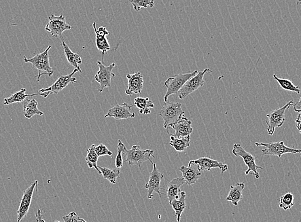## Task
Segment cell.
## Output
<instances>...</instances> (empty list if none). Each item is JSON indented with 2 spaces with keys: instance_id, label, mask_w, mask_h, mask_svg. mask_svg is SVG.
<instances>
[{
  "instance_id": "24",
  "label": "cell",
  "mask_w": 301,
  "mask_h": 222,
  "mask_svg": "<svg viewBox=\"0 0 301 222\" xmlns=\"http://www.w3.org/2000/svg\"><path fill=\"white\" fill-rule=\"evenodd\" d=\"M27 89L21 88L18 92L15 93L11 96L5 98L3 100V104L5 105L12 104L15 103H21L26 100L27 97L37 96L39 94L32 95L26 94Z\"/></svg>"
},
{
  "instance_id": "22",
  "label": "cell",
  "mask_w": 301,
  "mask_h": 222,
  "mask_svg": "<svg viewBox=\"0 0 301 222\" xmlns=\"http://www.w3.org/2000/svg\"><path fill=\"white\" fill-rule=\"evenodd\" d=\"M37 105L38 102L35 99H31V100L26 99L24 107H23V113H24L25 117L27 119H31L35 115H43V112L38 109Z\"/></svg>"
},
{
  "instance_id": "6",
  "label": "cell",
  "mask_w": 301,
  "mask_h": 222,
  "mask_svg": "<svg viewBox=\"0 0 301 222\" xmlns=\"http://www.w3.org/2000/svg\"><path fill=\"white\" fill-rule=\"evenodd\" d=\"M232 153L236 157H241L243 159L244 163L247 166V170L245 171V175H249L251 172L255 177L256 179L260 178V173L258 169L264 170L262 167L258 166L256 164V158L251 154L249 153L243 149L242 146L239 143H235L233 145Z\"/></svg>"
},
{
  "instance_id": "12",
  "label": "cell",
  "mask_w": 301,
  "mask_h": 222,
  "mask_svg": "<svg viewBox=\"0 0 301 222\" xmlns=\"http://www.w3.org/2000/svg\"><path fill=\"white\" fill-rule=\"evenodd\" d=\"M38 181H35L31 184L30 187L27 188L23 192V195L21 198L20 207L17 214H18V219L17 222H20L26 217L29 213L30 207L31 206V200H32L33 193L35 190H37Z\"/></svg>"
},
{
  "instance_id": "8",
  "label": "cell",
  "mask_w": 301,
  "mask_h": 222,
  "mask_svg": "<svg viewBox=\"0 0 301 222\" xmlns=\"http://www.w3.org/2000/svg\"><path fill=\"white\" fill-rule=\"evenodd\" d=\"M254 145L257 147H264L262 151L263 155L277 156L279 158L285 154H300L301 155V150L288 147L283 141L267 143H255Z\"/></svg>"
},
{
  "instance_id": "21",
  "label": "cell",
  "mask_w": 301,
  "mask_h": 222,
  "mask_svg": "<svg viewBox=\"0 0 301 222\" xmlns=\"http://www.w3.org/2000/svg\"><path fill=\"white\" fill-rule=\"evenodd\" d=\"M61 44H62L63 51H64L65 58H66L70 65L75 67V69H77L80 73H82L80 66V65L82 64V59L80 58L79 55L72 52L68 45L65 43L63 40H62Z\"/></svg>"
},
{
  "instance_id": "35",
  "label": "cell",
  "mask_w": 301,
  "mask_h": 222,
  "mask_svg": "<svg viewBox=\"0 0 301 222\" xmlns=\"http://www.w3.org/2000/svg\"><path fill=\"white\" fill-rule=\"evenodd\" d=\"M93 28L94 29L95 33L96 35L98 36H104V37H107L110 34V32L107 31V28L104 27H99L98 29H96V23H94L92 24Z\"/></svg>"
},
{
  "instance_id": "39",
  "label": "cell",
  "mask_w": 301,
  "mask_h": 222,
  "mask_svg": "<svg viewBox=\"0 0 301 222\" xmlns=\"http://www.w3.org/2000/svg\"><path fill=\"white\" fill-rule=\"evenodd\" d=\"M296 124L297 128H298L299 131H300V132L301 134V113H300V115H299L298 118H297Z\"/></svg>"
},
{
  "instance_id": "31",
  "label": "cell",
  "mask_w": 301,
  "mask_h": 222,
  "mask_svg": "<svg viewBox=\"0 0 301 222\" xmlns=\"http://www.w3.org/2000/svg\"><path fill=\"white\" fill-rule=\"evenodd\" d=\"M96 44L97 49L102 52V59L104 55L110 50V46L108 41L107 37L104 36L96 35Z\"/></svg>"
},
{
  "instance_id": "10",
  "label": "cell",
  "mask_w": 301,
  "mask_h": 222,
  "mask_svg": "<svg viewBox=\"0 0 301 222\" xmlns=\"http://www.w3.org/2000/svg\"><path fill=\"white\" fill-rule=\"evenodd\" d=\"M48 19L49 22L45 27L46 31L50 32L52 37L60 38L62 41L63 32L69 31L73 27L67 24L66 20L62 14L60 16H56L52 14Z\"/></svg>"
},
{
  "instance_id": "23",
  "label": "cell",
  "mask_w": 301,
  "mask_h": 222,
  "mask_svg": "<svg viewBox=\"0 0 301 222\" xmlns=\"http://www.w3.org/2000/svg\"><path fill=\"white\" fill-rule=\"evenodd\" d=\"M186 196L185 192L181 191L180 197L176 198L170 204L171 206L173 207L174 211H175V216L177 217L178 222L181 221L182 213H183L186 208Z\"/></svg>"
},
{
  "instance_id": "28",
  "label": "cell",
  "mask_w": 301,
  "mask_h": 222,
  "mask_svg": "<svg viewBox=\"0 0 301 222\" xmlns=\"http://www.w3.org/2000/svg\"><path fill=\"white\" fill-rule=\"evenodd\" d=\"M98 168L100 170L104 179L108 180L110 183L114 184V185L116 183L117 179L120 177V169L116 168L114 170H110V169L105 168V167L103 168V167L99 166H98Z\"/></svg>"
},
{
  "instance_id": "5",
  "label": "cell",
  "mask_w": 301,
  "mask_h": 222,
  "mask_svg": "<svg viewBox=\"0 0 301 222\" xmlns=\"http://www.w3.org/2000/svg\"><path fill=\"white\" fill-rule=\"evenodd\" d=\"M293 100L290 101L287 104L279 109H275L267 115L268 120L266 121L267 132L272 136L275 132V128L280 127L285 121L286 111L291 106H294Z\"/></svg>"
},
{
  "instance_id": "20",
  "label": "cell",
  "mask_w": 301,
  "mask_h": 222,
  "mask_svg": "<svg viewBox=\"0 0 301 222\" xmlns=\"http://www.w3.org/2000/svg\"><path fill=\"white\" fill-rule=\"evenodd\" d=\"M182 173V177L185 180V183L188 186H191L198 182L201 175V172L198 170H195L191 166H182L180 168Z\"/></svg>"
},
{
  "instance_id": "15",
  "label": "cell",
  "mask_w": 301,
  "mask_h": 222,
  "mask_svg": "<svg viewBox=\"0 0 301 222\" xmlns=\"http://www.w3.org/2000/svg\"><path fill=\"white\" fill-rule=\"evenodd\" d=\"M134 105H130L128 103L118 104L109 109L105 118L112 117L117 120H126L133 118L135 114L131 111Z\"/></svg>"
},
{
  "instance_id": "16",
  "label": "cell",
  "mask_w": 301,
  "mask_h": 222,
  "mask_svg": "<svg viewBox=\"0 0 301 222\" xmlns=\"http://www.w3.org/2000/svg\"><path fill=\"white\" fill-rule=\"evenodd\" d=\"M192 124V122L183 116L177 122L169 126L167 128H173L175 130V134H171V136L180 138L190 136L193 132Z\"/></svg>"
},
{
  "instance_id": "2",
  "label": "cell",
  "mask_w": 301,
  "mask_h": 222,
  "mask_svg": "<svg viewBox=\"0 0 301 222\" xmlns=\"http://www.w3.org/2000/svg\"><path fill=\"white\" fill-rule=\"evenodd\" d=\"M122 155L126 156L125 162H128L131 166L136 165L139 168H141L144 162L148 160L151 162L152 164H153L154 162L150 159V158H155L153 151L141 149L139 145H133L130 150H127L125 147Z\"/></svg>"
},
{
  "instance_id": "41",
  "label": "cell",
  "mask_w": 301,
  "mask_h": 222,
  "mask_svg": "<svg viewBox=\"0 0 301 222\" xmlns=\"http://www.w3.org/2000/svg\"><path fill=\"white\" fill-rule=\"evenodd\" d=\"M80 222H87L84 219H80Z\"/></svg>"
},
{
  "instance_id": "18",
  "label": "cell",
  "mask_w": 301,
  "mask_h": 222,
  "mask_svg": "<svg viewBox=\"0 0 301 222\" xmlns=\"http://www.w3.org/2000/svg\"><path fill=\"white\" fill-rule=\"evenodd\" d=\"M185 183V181L183 177H178V178L173 179L169 182L166 190V194L169 204L176 198H179L178 195L181 191L180 188Z\"/></svg>"
},
{
  "instance_id": "26",
  "label": "cell",
  "mask_w": 301,
  "mask_h": 222,
  "mask_svg": "<svg viewBox=\"0 0 301 222\" xmlns=\"http://www.w3.org/2000/svg\"><path fill=\"white\" fill-rule=\"evenodd\" d=\"M171 141L169 145L172 146L178 152H183L190 145V136L176 138L170 136Z\"/></svg>"
},
{
  "instance_id": "14",
  "label": "cell",
  "mask_w": 301,
  "mask_h": 222,
  "mask_svg": "<svg viewBox=\"0 0 301 222\" xmlns=\"http://www.w3.org/2000/svg\"><path fill=\"white\" fill-rule=\"evenodd\" d=\"M198 164V170L199 172L203 171H211L213 168H219L221 170L222 173L225 172L228 170V165L223 164L222 162L218 160L212 159L209 158H200L196 160H190L188 166H191L192 165Z\"/></svg>"
},
{
  "instance_id": "25",
  "label": "cell",
  "mask_w": 301,
  "mask_h": 222,
  "mask_svg": "<svg viewBox=\"0 0 301 222\" xmlns=\"http://www.w3.org/2000/svg\"><path fill=\"white\" fill-rule=\"evenodd\" d=\"M134 105L139 109L141 115H150V109L154 108V103L149 98L137 97L135 98Z\"/></svg>"
},
{
  "instance_id": "32",
  "label": "cell",
  "mask_w": 301,
  "mask_h": 222,
  "mask_svg": "<svg viewBox=\"0 0 301 222\" xmlns=\"http://www.w3.org/2000/svg\"><path fill=\"white\" fill-rule=\"evenodd\" d=\"M130 1L135 11H139L143 8L154 7V0H130Z\"/></svg>"
},
{
  "instance_id": "38",
  "label": "cell",
  "mask_w": 301,
  "mask_h": 222,
  "mask_svg": "<svg viewBox=\"0 0 301 222\" xmlns=\"http://www.w3.org/2000/svg\"><path fill=\"white\" fill-rule=\"evenodd\" d=\"M293 107L294 111L297 112V113H301V97L300 100L295 103Z\"/></svg>"
},
{
  "instance_id": "13",
  "label": "cell",
  "mask_w": 301,
  "mask_h": 222,
  "mask_svg": "<svg viewBox=\"0 0 301 222\" xmlns=\"http://www.w3.org/2000/svg\"><path fill=\"white\" fill-rule=\"evenodd\" d=\"M152 166H153V168H152V172L150 173L149 181L145 186L146 189L148 190V199H152L154 192L157 193L160 197L162 194L160 192V190H162L160 185L161 181L164 178V175L158 170L156 163L154 162Z\"/></svg>"
},
{
  "instance_id": "37",
  "label": "cell",
  "mask_w": 301,
  "mask_h": 222,
  "mask_svg": "<svg viewBox=\"0 0 301 222\" xmlns=\"http://www.w3.org/2000/svg\"><path fill=\"white\" fill-rule=\"evenodd\" d=\"M36 222H46L43 219V216L42 214V210L38 209L35 214Z\"/></svg>"
},
{
  "instance_id": "27",
  "label": "cell",
  "mask_w": 301,
  "mask_h": 222,
  "mask_svg": "<svg viewBox=\"0 0 301 222\" xmlns=\"http://www.w3.org/2000/svg\"><path fill=\"white\" fill-rule=\"evenodd\" d=\"M95 147H96V145H92L89 147L88 150V155L86 156V160L89 168H94L99 174H101V171L97 164L99 156L97 155L96 152H95Z\"/></svg>"
},
{
  "instance_id": "7",
  "label": "cell",
  "mask_w": 301,
  "mask_h": 222,
  "mask_svg": "<svg viewBox=\"0 0 301 222\" xmlns=\"http://www.w3.org/2000/svg\"><path fill=\"white\" fill-rule=\"evenodd\" d=\"M78 71L77 69H75L69 75L60 76L52 86L48 87V88L41 89L39 91L38 94H39V96L44 97V98H47L50 95L58 94L63 89L67 88L69 84L75 83L77 82L76 78L73 77V76Z\"/></svg>"
},
{
  "instance_id": "19",
  "label": "cell",
  "mask_w": 301,
  "mask_h": 222,
  "mask_svg": "<svg viewBox=\"0 0 301 222\" xmlns=\"http://www.w3.org/2000/svg\"><path fill=\"white\" fill-rule=\"evenodd\" d=\"M244 188V183H238L235 186H231L226 200L230 201L235 206H238L240 201L242 199V191Z\"/></svg>"
},
{
  "instance_id": "17",
  "label": "cell",
  "mask_w": 301,
  "mask_h": 222,
  "mask_svg": "<svg viewBox=\"0 0 301 222\" xmlns=\"http://www.w3.org/2000/svg\"><path fill=\"white\" fill-rule=\"evenodd\" d=\"M126 78L128 80V86L126 94L128 96L134 94L141 95L144 84L143 77L141 72H136L133 75L128 74Z\"/></svg>"
},
{
  "instance_id": "33",
  "label": "cell",
  "mask_w": 301,
  "mask_h": 222,
  "mask_svg": "<svg viewBox=\"0 0 301 222\" xmlns=\"http://www.w3.org/2000/svg\"><path fill=\"white\" fill-rule=\"evenodd\" d=\"M125 147L123 143L120 139L118 140V155L116 159V166L117 168L120 169L123 166V159H122V153H123Z\"/></svg>"
},
{
  "instance_id": "40",
  "label": "cell",
  "mask_w": 301,
  "mask_h": 222,
  "mask_svg": "<svg viewBox=\"0 0 301 222\" xmlns=\"http://www.w3.org/2000/svg\"><path fill=\"white\" fill-rule=\"evenodd\" d=\"M298 5H301V0H296Z\"/></svg>"
},
{
  "instance_id": "36",
  "label": "cell",
  "mask_w": 301,
  "mask_h": 222,
  "mask_svg": "<svg viewBox=\"0 0 301 222\" xmlns=\"http://www.w3.org/2000/svg\"><path fill=\"white\" fill-rule=\"evenodd\" d=\"M64 222H80V218L75 212L70 213L69 214L63 217Z\"/></svg>"
},
{
  "instance_id": "11",
  "label": "cell",
  "mask_w": 301,
  "mask_h": 222,
  "mask_svg": "<svg viewBox=\"0 0 301 222\" xmlns=\"http://www.w3.org/2000/svg\"><path fill=\"white\" fill-rule=\"evenodd\" d=\"M97 65L99 67V71L95 75V81L99 84L98 91L99 93L103 92L104 89L109 88L111 86V80L116 77V74L112 72L116 66V63L105 66L103 62L97 61Z\"/></svg>"
},
{
  "instance_id": "9",
  "label": "cell",
  "mask_w": 301,
  "mask_h": 222,
  "mask_svg": "<svg viewBox=\"0 0 301 222\" xmlns=\"http://www.w3.org/2000/svg\"><path fill=\"white\" fill-rule=\"evenodd\" d=\"M207 73H212V71L209 68H206L203 71L198 72V73L194 77L190 78L178 92L179 98L183 100L188 95L192 94V93L203 87L205 83V75Z\"/></svg>"
},
{
  "instance_id": "29",
  "label": "cell",
  "mask_w": 301,
  "mask_h": 222,
  "mask_svg": "<svg viewBox=\"0 0 301 222\" xmlns=\"http://www.w3.org/2000/svg\"><path fill=\"white\" fill-rule=\"evenodd\" d=\"M275 81L278 82L279 86L283 89L284 90L289 91V92H295L296 94H300L301 90L300 87L295 86L291 80L285 79H280L277 77L276 74L273 75Z\"/></svg>"
},
{
  "instance_id": "34",
  "label": "cell",
  "mask_w": 301,
  "mask_h": 222,
  "mask_svg": "<svg viewBox=\"0 0 301 222\" xmlns=\"http://www.w3.org/2000/svg\"><path fill=\"white\" fill-rule=\"evenodd\" d=\"M95 152L99 157L107 155L112 157V154H113L111 151L108 149L107 146L103 145V144H99V145L96 146L95 147Z\"/></svg>"
},
{
  "instance_id": "3",
  "label": "cell",
  "mask_w": 301,
  "mask_h": 222,
  "mask_svg": "<svg viewBox=\"0 0 301 222\" xmlns=\"http://www.w3.org/2000/svg\"><path fill=\"white\" fill-rule=\"evenodd\" d=\"M182 104L180 103L169 102L167 101L164 103L162 109L159 115L164 120V127L168 128L171 124L177 122L185 115V111L182 110Z\"/></svg>"
},
{
  "instance_id": "30",
  "label": "cell",
  "mask_w": 301,
  "mask_h": 222,
  "mask_svg": "<svg viewBox=\"0 0 301 222\" xmlns=\"http://www.w3.org/2000/svg\"><path fill=\"white\" fill-rule=\"evenodd\" d=\"M279 200V208L287 211L294 206V196L292 193H287L281 196Z\"/></svg>"
},
{
  "instance_id": "4",
  "label": "cell",
  "mask_w": 301,
  "mask_h": 222,
  "mask_svg": "<svg viewBox=\"0 0 301 222\" xmlns=\"http://www.w3.org/2000/svg\"><path fill=\"white\" fill-rule=\"evenodd\" d=\"M198 73V71L196 70L186 73H180L175 77H169L164 83V86L167 88V93L164 96L165 102L168 101L169 96L171 95H177L184 84Z\"/></svg>"
},
{
  "instance_id": "42",
  "label": "cell",
  "mask_w": 301,
  "mask_h": 222,
  "mask_svg": "<svg viewBox=\"0 0 301 222\" xmlns=\"http://www.w3.org/2000/svg\"><path fill=\"white\" fill-rule=\"evenodd\" d=\"M55 222H59V221H55Z\"/></svg>"
},
{
  "instance_id": "1",
  "label": "cell",
  "mask_w": 301,
  "mask_h": 222,
  "mask_svg": "<svg viewBox=\"0 0 301 222\" xmlns=\"http://www.w3.org/2000/svg\"><path fill=\"white\" fill-rule=\"evenodd\" d=\"M51 48H52V46L49 45L43 52L36 55L31 59H28L26 56L23 57V60L25 63H31L33 65V69H37L39 72L37 77V82H39L40 78L42 75H47L51 77L54 75V70L50 64L49 51Z\"/></svg>"
}]
</instances>
